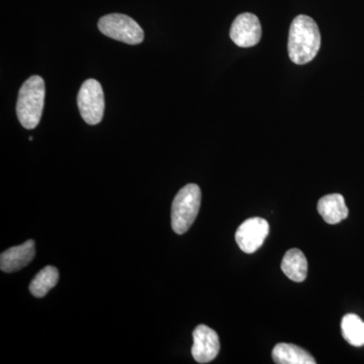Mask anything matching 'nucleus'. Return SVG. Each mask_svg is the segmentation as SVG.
Instances as JSON below:
<instances>
[{"label":"nucleus","instance_id":"f257e3e1","mask_svg":"<svg viewBox=\"0 0 364 364\" xmlns=\"http://www.w3.org/2000/svg\"><path fill=\"white\" fill-rule=\"evenodd\" d=\"M320 47L321 33L316 21L305 14L294 18L287 43L291 61L298 65L309 63L317 56Z\"/></svg>","mask_w":364,"mask_h":364},{"label":"nucleus","instance_id":"f03ea898","mask_svg":"<svg viewBox=\"0 0 364 364\" xmlns=\"http://www.w3.org/2000/svg\"><path fill=\"white\" fill-rule=\"evenodd\" d=\"M45 104V82L33 75L28 79L18 92L16 114L23 128L33 130L39 124Z\"/></svg>","mask_w":364,"mask_h":364},{"label":"nucleus","instance_id":"7ed1b4c3","mask_svg":"<svg viewBox=\"0 0 364 364\" xmlns=\"http://www.w3.org/2000/svg\"><path fill=\"white\" fill-rule=\"evenodd\" d=\"M202 193L196 184L191 183L178 191L171 210L172 229L176 234L182 235L193 226L200 207Z\"/></svg>","mask_w":364,"mask_h":364},{"label":"nucleus","instance_id":"20e7f679","mask_svg":"<svg viewBox=\"0 0 364 364\" xmlns=\"http://www.w3.org/2000/svg\"><path fill=\"white\" fill-rule=\"evenodd\" d=\"M98 28L107 37L126 44L138 45L144 40L142 28L124 14H112L102 16L98 21Z\"/></svg>","mask_w":364,"mask_h":364},{"label":"nucleus","instance_id":"39448f33","mask_svg":"<svg viewBox=\"0 0 364 364\" xmlns=\"http://www.w3.org/2000/svg\"><path fill=\"white\" fill-rule=\"evenodd\" d=\"M77 102L81 117L88 124L102 122L105 112V95L102 85L95 79H88L81 85Z\"/></svg>","mask_w":364,"mask_h":364},{"label":"nucleus","instance_id":"423d86ee","mask_svg":"<svg viewBox=\"0 0 364 364\" xmlns=\"http://www.w3.org/2000/svg\"><path fill=\"white\" fill-rule=\"evenodd\" d=\"M269 234V224L261 218H251L242 223L237 230L235 239L243 252H256L264 243Z\"/></svg>","mask_w":364,"mask_h":364},{"label":"nucleus","instance_id":"0eeeda50","mask_svg":"<svg viewBox=\"0 0 364 364\" xmlns=\"http://www.w3.org/2000/svg\"><path fill=\"white\" fill-rule=\"evenodd\" d=\"M262 36L259 18L250 13L242 14L235 18L230 30V38L242 48L257 45Z\"/></svg>","mask_w":364,"mask_h":364},{"label":"nucleus","instance_id":"6e6552de","mask_svg":"<svg viewBox=\"0 0 364 364\" xmlns=\"http://www.w3.org/2000/svg\"><path fill=\"white\" fill-rule=\"evenodd\" d=\"M220 351V340L217 333L205 325H200L193 331L191 349L196 363H208L217 358Z\"/></svg>","mask_w":364,"mask_h":364},{"label":"nucleus","instance_id":"1a4fd4ad","mask_svg":"<svg viewBox=\"0 0 364 364\" xmlns=\"http://www.w3.org/2000/svg\"><path fill=\"white\" fill-rule=\"evenodd\" d=\"M36 255V244L28 240L21 245L7 249L0 256V268L2 272L11 273L28 267Z\"/></svg>","mask_w":364,"mask_h":364},{"label":"nucleus","instance_id":"9d476101","mask_svg":"<svg viewBox=\"0 0 364 364\" xmlns=\"http://www.w3.org/2000/svg\"><path fill=\"white\" fill-rule=\"evenodd\" d=\"M318 214L328 224L335 225L348 217V208L345 205L343 196L333 193L320 198L318 203Z\"/></svg>","mask_w":364,"mask_h":364},{"label":"nucleus","instance_id":"9b49d317","mask_svg":"<svg viewBox=\"0 0 364 364\" xmlns=\"http://www.w3.org/2000/svg\"><path fill=\"white\" fill-rule=\"evenodd\" d=\"M272 358L279 364H315V358L294 344L279 343L272 350Z\"/></svg>","mask_w":364,"mask_h":364},{"label":"nucleus","instance_id":"f8f14e48","mask_svg":"<svg viewBox=\"0 0 364 364\" xmlns=\"http://www.w3.org/2000/svg\"><path fill=\"white\" fill-rule=\"evenodd\" d=\"M282 269L293 282H304L308 273V261L305 254L296 248L287 251L282 259Z\"/></svg>","mask_w":364,"mask_h":364},{"label":"nucleus","instance_id":"ddd939ff","mask_svg":"<svg viewBox=\"0 0 364 364\" xmlns=\"http://www.w3.org/2000/svg\"><path fill=\"white\" fill-rule=\"evenodd\" d=\"M59 280V272L56 267H46L32 280L30 291L36 298H43L56 286Z\"/></svg>","mask_w":364,"mask_h":364},{"label":"nucleus","instance_id":"4468645a","mask_svg":"<svg viewBox=\"0 0 364 364\" xmlns=\"http://www.w3.org/2000/svg\"><path fill=\"white\" fill-rule=\"evenodd\" d=\"M341 330L343 338L353 346L364 345V322L354 314H347L342 318Z\"/></svg>","mask_w":364,"mask_h":364}]
</instances>
